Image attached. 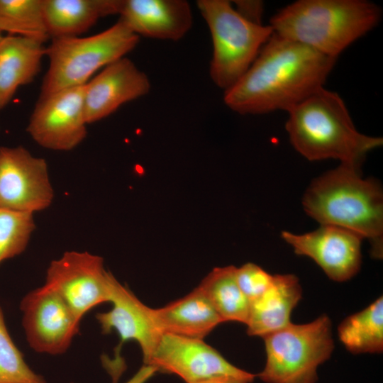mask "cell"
<instances>
[{
    "mask_svg": "<svg viewBox=\"0 0 383 383\" xmlns=\"http://www.w3.org/2000/svg\"><path fill=\"white\" fill-rule=\"evenodd\" d=\"M0 32L45 43L49 38L43 0H0Z\"/></svg>",
    "mask_w": 383,
    "mask_h": 383,
    "instance_id": "23",
    "label": "cell"
},
{
    "mask_svg": "<svg viewBox=\"0 0 383 383\" xmlns=\"http://www.w3.org/2000/svg\"><path fill=\"white\" fill-rule=\"evenodd\" d=\"M381 9L365 0H299L280 9L274 33L337 58L379 22Z\"/></svg>",
    "mask_w": 383,
    "mask_h": 383,
    "instance_id": "4",
    "label": "cell"
},
{
    "mask_svg": "<svg viewBox=\"0 0 383 383\" xmlns=\"http://www.w3.org/2000/svg\"><path fill=\"white\" fill-rule=\"evenodd\" d=\"M139 38L120 19L108 29L89 37L52 38L46 48L49 67L40 96L86 84L96 71L132 51Z\"/></svg>",
    "mask_w": 383,
    "mask_h": 383,
    "instance_id": "5",
    "label": "cell"
},
{
    "mask_svg": "<svg viewBox=\"0 0 383 383\" xmlns=\"http://www.w3.org/2000/svg\"><path fill=\"white\" fill-rule=\"evenodd\" d=\"M113 278L101 257L68 251L51 262L44 285L60 295L81 321L93 308L110 301Z\"/></svg>",
    "mask_w": 383,
    "mask_h": 383,
    "instance_id": "8",
    "label": "cell"
},
{
    "mask_svg": "<svg viewBox=\"0 0 383 383\" xmlns=\"http://www.w3.org/2000/svg\"><path fill=\"white\" fill-rule=\"evenodd\" d=\"M340 340L353 354L383 350V297L346 317L338 328Z\"/></svg>",
    "mask_w": 383,
    "mask_h": 383,
    "instance_id": "22",
    "label": "cell"
},
{
    "mask_svg": "<svg viewBox=\"0 0 383 383\" xmlns=\"http://www.w3.org/2000/svg\"><path fill=\"white\" fill-rule=\"evenodd\" d=\"M20 309L26 340L35 352L63 353L79 332L81 321L62 298L45 285L26 294Z\"/></svg>",
    "mask_w": 383,
    "mask_h": 383,
    "instance_id": "12",
    "label": "cell"
},
{
    "mask_svg": "<svg viewBox=\"0 0 383 383\" xmlns=\"http://www.w3.org/2000/svg\"><path fill=\"white\" fill-rule=\"evenodd\" d=\"M162 333L203 339L223 323L204 292L197 287L184 297L153 309Z\"/></svg>",
    "mask_w": 383,
    "mask_h": 383,
    "instance_id": "19",
    "label": "cell"
},
{
    "mask_svg": "<svg viewBox=\"0 0 383 383\" xmlns=\"http://www.w3.org/2000/svg\"><path fill=\"white\" fill-rule=\"evenodd\" d=\"M35 228L33 213L0 209V263L26 250Z\"/></svg>",
    "mask_w": 383,
    "mask_h": 383,
    "instance_id": "24",
    "label": "cell"
},
{
    "mask_svg": "<svg viewBox=\"0 0 383 383\" xmlns=\"http://www.w3.org/2000/svg\"><path fill=\"white\" fill-rule=\"evenodd\" d=\"M263 338L266 362L257 376L265 383H316L318 367L334 349L326 314L306 323H291Z\"/></svg>",
    "mask_w": 383,
    "mask_h": 383,
    "instance_id": "7",
    "label": "cell"
},
{
    "mask_svg": "<svg viewBox=\"0 0 383 383\" xmlns=\"http://www.w3.org/2000/svg\"><path fill=\"white\" fill-rule=\"evenodd\" d=\"M282 239L294 252L312 259L332 280L345 282L359 272L363 238L354 232L331 225L295 234L282 231Z\"/></svg>",
    "mask_w": 383,
    "mask_h": 383,
    "instance_id": "14",
    "label": "cell"
},
{
    "mask_svg": "<svg viewBox=\"0 0 383 383\" xmlns=\"http://www.w3.org/2000/svg\"><path fill=\"white\" fill-rule=\"evenodd\" d=\"M235 11L246 20L262 24L264 4L257 0H237L232 1Z\"/></svg>",
    "mask_w": 383,
    "mask_h": 383,
    "instance_id": "27",
    "label": "cell"
},
{
    "mask_svg": "<svg viewBox=\"0 0 383 383\" xmlns=\"http://www.w3.org/2000/svg\"><path fill=\"white\" fill-rule=\"evenodd\" d=\"M254 379L233 376L218 377L196 383H250Z\"/></svg>",
    "mask_w": 383,
    "mask_h": 383,
    "instance_id": "29",
    "label": "cell"
},
{
    "mask_svg": "<svg viewBox=\"0 0 383 383\" xmlns=\"http://www.w3.org/2000/svg\"><path fill=\"white\" fill-rule=\"evenodd\" d=\"M145 365L172 374L186 383L233 376L254 379L256 375L228 362L203 339L162 333Z\"/></svg>",
    "mask_w": 383,
    "mask_h": 383,
    "instance_id": "9",
    "label": "cell"
},
{
    "mask_svg": "<svg viewBox=\"0 0 383 383\" xmlns=\"http://www.w3.org/2000/svg\"><path fill=\"white\" fill-rule=\"evenodd\" d=\"M236 267H216L205 277L198 287L204 292L223 322L246 324L250 302L241 291L236 279Z\"/></svg>",
    "mask_w": 383,
    "mask_h": 383,
    "instance_id": "21",
    "label": "cell"
},
{
    "mask_svg": "<svg viewBox=\"0 0 383 383\" xmlns=\"http://www.w3.org/2000/svg\"><path fill=\"white\" fill-rule=\"evenodd\" d=\"M157 372L153 367L143 365L126 383H146Z\"/></svg>",
    "mask_w": 383,
    "mask_h": 383,
    "instance_id": "28",
    "label": "cell"
},
{
    "mask_svg": "<svg viewBox=\"0 0 383 383\" xmlns=\"http://www.w3.org/2000/svg\"><path fill=\"white\" fill-rule=\"evenodd\" d=\"M118 15L138 36L165 40L182 38L193 23L184 0H122Z\"/></svg>",
    "mask_w": 383,
    "mask_h": 383,
    "instance_id": "16",
    "label": "cell"
},
{
    "mask_svg": "<svg viewBox=\"0 0 383 383\" xmlns=\"http://www.w3.org/2000/svg\"><path fill=\"white\" fill-rule=\"evenodd\" d=\"M196 5L211 35L210 77L225 91L249 69L273 30L244 18L230 1L199 0Z\"/></svg>",
    "mask_w": 383,
    "mask_h": 383,
    "instance_id": "6",
    "label": "cell"
},
{
    "mask_svg": "<svg viewBox=\"0 0 383 383\" xmlns=\"http://www.w3.org/2000/svg\"><path fill=\"white\" fill-rule=\"evenodd\" d=\"M54 198L46 161L22 146L0 147V209L33 213Z\"/></svg>",
    "mask_w": 383,
    "mask_h": 383,
    "instance_id": "11",
    "label": "cell"
},
{
    "mask_svg": "<svg viewBox=\"0 0 383 383\" xmlns=\"http://www.w3.org/2000/svg\"><path fill=\"white\" fill-rule=\"evenodd\" d=\"M0 383H47L27 365L12 340L0 307Z\"/></svg>",
    "mask_w": 383,
    "mask_h": 383,
    "instance_id": "25",
    "label": "cell"
},
{
    "mask_svg": "<svg viewBox=\"0 0 383 383\" xmlns=\"http://www.w3.org/2000/svg\"><path fill=\"white\" fill-rule=\"evenodd\" d=\"M2 38H3V35H1V33L0 32V40H1Z\"/></svg>",
    "mask_w": 383,
    "mask_h": 383,
    "instance_id": "30",
    "label": "cell"
},
{
    "mask_svg": "<svg viewBox=\"0 0 383 383\" xmlns=\"http://www.w3.org/2000/svg\"><path fill=\"white\" fill-rule=\"evenodd\" d=\"M33 38L8 35L0 40V111L17 89L39 74L46 48Z\"/></svg>",
    "mask_w": 383,
    "mask_h": 383,
    "instance_id": "18",
    "label": "cell"
},
{
    "mask_svg": "<svg viewBox=\"0 0 383 383\" xmlns=\"http://www.w3.org/2000/svg\"><path fill=\"white\" fill-rule=\"evenodd\" d=\"M336 60L273 32L246 72L224 91L225 104L244 115L287 112L323 87Z\"/></svg>",
    "mask_w": 383,
    "mask_h": 383,
    "instance_id": "1",
    "label": "cell"
},
{
    "mask_svg": "<svg viewBox=\"0 0 383 383\" xmlns=\"http://www.w3.org/2000/svg\"><path fill=\"white\" fill-rule=\"evenodd\" d=\"M285 128L294 148L311 160L336 159L360 169L380 137L360 133L342 98L322 87L287 111Z\"/></svg>",
    "mask_w": 383,
    "mask_h": 383,
    "instance_id": "3",
    "label": "cell"
},
{
    "mask_svg": "<svg viewBox=\"0 0 383 383\" xmlns=\"http://www.w3.org/2000/svg\"><path fill=\"white\" fill-rule=\"evenodd\" d=\"M109 302L112 304L111 309L96 313V318L102 333L109 334L115 331L118 335L120 342L115 350V359L112 364L115 366L112 376L113 379H117L124 368L119 354L123 344L131 340L135 341L141 349L145 363L162 333L155 320L153 309L141 302L115 277L112 282Z\"/></svg>",
    "mask_w": 383,
    "mask_h": 383,
    "instance_id": "13",
    "label": "cell"
},
{
    "mask_svg": "<svg viewBox=\"0 0 383 383\" xmlns=\"http://www.w3.org/2000/svg\"><path fill=\"white\" fill-rule=\"evenodd\" d=\"M301 296L297 277L292 274L273 275L270 286L250 303L245 324L248 334L264 338L288 326Z\"/></svg>",
    "mask_w": 383,
    "mask_h": 383,
    "instance_id": "17",
    "label": "cell"
},
{
    "mask_svg": "<svg viewBox=\"0 0 383 383\" xmlns=\"http://www.w3.org/2000/svg\"><path fill=\"white\" fill-rule=\"evenodd\" d=\"M84 111L87 124L100 121L128 101L148 94V76L124 57L106 66L85 85Z\"/></svg>",
    "mask_w": 383,
    "mask_h": 383,
    "instance_id": "15",
    "label": "cell"
},
{
    "mask_svg": "<svg viewBox=\"0 0 383 383\" xmlns=\"http://www.w3.org/2000/svg\"><path fill=\"white\" fill-rule=\"evenodd\" d=\"M237 282L251 303L259 298L270 286L273 275L251 262L236 267Z\"/></svg>",
    "mask_w": 383,
    "mask_h": 383,
    "instance_id": "26",
    "label": "cell"
},
{
    "mask_svg": "<svg viewBox=\"0 0 383 383\" xmlns=\"http://www.w3.org/2000/svg\"><path fill=\"white\" fill-rule=\"evenodd\" d=\"M302 205L321 225L340 227L369 240L372 255H383V192L360 169L342 164L313 179Z\"/></svg>",
    "mask_w": 383,
    "mask_h": 383,
    "instance_id": "2",
    "label": "cell"
},
{
    "mask_svg": "<svg viewBox=\"0 0 383 383\" xmlns=\"http://www.w3.org/2000/svg\"><path fill=\"white\" fill-rule=\"evenodd\" d=\"M84 85L39 97L27 126V132L39 145L69 151L84 140L87 133Z\"/></svg>",
    "mask_w": 383,
    "mask_h": 383,
    "instance_id": "10",
    "label": "cell"
},
{
    "mask_svg": "<svg viewBox=\"0 0 383 383\" xmlns=\"http://www.w3.org/2000/svg\"><path fill=\"white\" fill-rule=\"evenodd\" d=\"M49 37H78L101 18L118 14L122 0H43Z\"/></svg>",
    "mask_w": 383,
    "mask_h": 383,
    "instance_id": "20",
    "label": "cell"
}]
</instances>
